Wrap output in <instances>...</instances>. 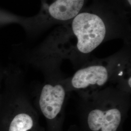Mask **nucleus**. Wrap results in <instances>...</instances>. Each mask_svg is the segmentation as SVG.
<instances>
[{
	"label": "nucleus",
	"instance_id": "1",
	"mask_svg": "<svg viewBox=\"0 0 131 131\" xmlns=\"http://www.w3.org/2000/svg\"><path fill=\"white\" fill-rule=\"evenodd\" d=\"M67 26L68 40H71V50L86 54L94 51L105 38L107 27L98 14L90 12H80Z\"/></svg>",
	"mask_w": 131,
	"mask_h": 131
},
{
	"label": "nucleus",
	"instance_id": "8",
	"mask_svg": "<svg viewBox=\"0 0 131 131\" xmlns=\"http://www.w3.org/2000/svg\"><path fill=\"white\" fill-rule=\"evenodd\" d=\"M128 84H129V86L131 87V77H130L128 80Z\"/></svg>",
	"mask_w": 131,
	"mask_h": 131
},
{
	"label": "nucleus",
	"instance_id": "5",
	"mask_svg": "<svg viewBox=\"0 0 131 131\" xmlns=\"http://www.w3.org/2000/svg\"><path fill=\"white\" fill-rule=\"evenodd\" d=\"M121 121V112L117 108L104 111L97 109L89 113L88 123L91 131H117Z\"/></svg>",
	"mask_w": 131,
	"mask_h": 131
},
{
	"label": "nucleus",
	"instance_id": "4",
	"mask_svg": "<svg viewBox=\"0 0 131 131\" xmlns=\"http://www.w3.org/2000/svg\"><path fill=\"white\" fill-rule=\"evenodd\" d=\"M108 77L107 69L105 67L90 66L78 70L72 78L71 84L76 89L103 86L107 82Z\"/></svg>",
	"mask_w": 131,
	"mask_h": 131
},
{
	"label": "nucleus",
	"instance_id": "3",
	"mask_svg": "<svg viewBox=\"0 0 131 131\" xmlns=\"http://www.w3.org/2000/svg\"><path fill=\"white\" fill-rule=\"evenodd\" d=\"M65 95V89L60 84L45 85L42 88L39 101L43 115L49 119L56 118L61 111Z\"/></svg>",
	"mask_w": 131,
	"mask_h": 131
},
{
	"label": "nucleus",
	"instance_id": "9",
	"mask_svg": "<svg viewBox=\"0 0 131 131\" xmlns=\"http://www.w3.org/2000/svg\"><path fill=\"white\" fill-rule=\"evenodd\" d=\"M131 0H127V3H128V4L129 5H130V6H131Z\"/></svg>",
	"mask_w": 131,
	"mask_h": 131
},
{
	"label": "nucleus",
	"instance_id": "6",
	"mask_svg": "<svg viewBox=\"0 0 131 131\" xmlns=\"http://www.w3.org/2000/svg\"><path fill=\"white\" fill-rule=\"evenodd\" d=\"M34 125L33 118L26 113L16 115L10 124L8 131H29Z\"/></svg>",
	"mask_w": 131,
	"mask_h": 131
},
{
	"label": "nucleus",
	"instance_id": "7",
	"mask_svg": "<svg viewBox=\"0 0 131 131\" xmlns=\"http://www.w3.org/2000/svg\"><path fill=\"white\" fill-rule=\"evenodd\" d=\"M26 19L16 14L5 10L0 9V27L13 24H19L24 27Z\"/></svg>",
	"mask_w": 131,
	"mask_h": 131
},
{
	"label": "nucleus",
	"instance_id": "2",
	"mask_svg": "<svg viewBox=\"0 0 131 131\" xmlns=\"http://www.w3.org/2000/svg\"><path fill=\"white\" fill-rule=\"evenodd\" d=\"M85 0H41L39 14L29 19L28 29L42 28L50 22L70 21L81 12Z\"/></svg>",
	"mask_w": 131,
	"mask_h": 131
}]
</instances>
